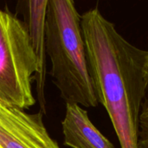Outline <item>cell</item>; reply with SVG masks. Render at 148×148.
<instances>
[{
	"label": "cell",
	"instance_id": "obj_4",
	"mask_svg": "<svg viewBox=\"0 0 148 148\" xmlns=\"http://www.w3.org/2000/svg\"><path fill=\"white\" fill-rule=\"evenodd\" d=\"M0 148H61L47 131L42 113L0 103Z\"/></svg>",
	"mask_w": 148,
	"mask_h": 148
},
{
	"label": "cell",
	"instance_id": "obj_7",
	"mask_svg": "<svg viewBox=\"0 0 148 148\" xmlns=\"http://www.w3.org/2000/svg\"><path fill=\"white\" fill-rule=\"evenodd\" d=\"M140 148H148V97L143 101L140 116Z\"/></svg>",
	"mask_w": 148,
	"mask_h": 148
},
{
	"label": "cell",
	"instance_id": "obj_6",
	"mask_svg": "<svg viewBox=\"0 0 148 148\" xmlns=\"http://www.w3.org/2000/svg\"><path fill=\"white\" fill-rule=\"evenodd\" d=\"M28 22L26 24L32 49L37 60V73L36 80L37 81V94L42 109L44 111V83L46 75L45 54H46V39H45V22L48 0H32L26 2Z\"/></svg>",
	"mask_w": 148,
	"mask_h": 148
},
{
	"label": "cell",
	"instance_id": "obj_2",
	"mask_svg": "<svg viewBox=\"0 0 148 148\" xmlns=\"http://www.w3.org/2000/svg\"><path fill=\"white\" fill-rule=\"evenodd\" d=\"M46 53L51 75L66 104L99 105L87 60L81 15L72 0H48L45 22Z\"/></svg>",
	"mask_w": 148,
	"mask_h": 148
},
{
	"label": "cell",
	"instance_id": "obj_1",
	"mask_svg": "<svg viewBox=\"0 0 148 148\" xmlns=\"http://www.w3.org/2000/svg\"><path fill=\"white\" fill-rule=\"evenodd\" d=\"M89 73L121 148H140V116L148 89V50L128 42L95 7L81 15Z\"/></svg>",
	"mask_w": 148,
	"mask_h": 148
},
{
	"label": "cell",
	"instance_id": "obj_3",
	"mask_svg": "<svg viewBox=\"0 0 148 148\" xmlns=\"http://www.w3.org/2000/svg\"><path fill=\"white\" fill-rule=\"evenodd\" d=\"M37 60L25 23L0 10V103L28 109L35 102Z\"/></svg>",
	"mask_w": 148,
	"mask_h": 148
},
{
	"label": "cell",
	"instance_id": "obj_5",
	"mask_svg": "<svg viewBox=\"0 0 148 148\" xmlns=\"http://www.w3.org/2000/svg\"><path fill=\"white\" fill-rule=\"evenodd\" d=\"M63 144L71 148H114L92 123L88 111L77 104H66L62 121Z\"/></svg>",
	"mask_w": 148,
	"mask_h": 148
}]
</instances>
